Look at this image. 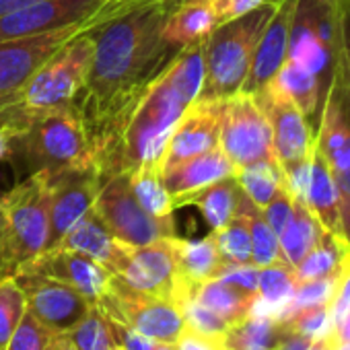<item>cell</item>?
<instances>
[{"instance_id": "cell-8", "label": "cell", "mask_w": 350, "mask_h": 350, "mask_svg": "<svg viewBox=\"0 0 350 350\" xmlns=\"http://www.w3.org/2000/svg\"><path fill=\"white\" fill-rule=\"evenodd\" d=\"M93 211L111 235L130 247H142L165 237H175L173 217L157 219L148 215L130 190L128 173H116L101 184Z\"/></svg>"}, {"instance_id": "cell-49", "label": "cell", "mask_w": 350, "mask_h": 350, "mask_svg": "<svg viewBox=\"0 0 350 350\" xmlns=\"http://www.w3.org/2000/svg\"><path fill=\"white\" fill-rule=\"evenodd\" d=\"M13 138H15L13 128H11L7 122L0 120V163L11 159V152H13Z\"/></svg>"}, {"instance_id": "cell-15", "label": "cell", "mask_w": 350, "mask_h": 350, "mask_svg": "<svg viewBox=\"0 0 350 350\" xmlns=\"http://www.w3.org/2000/svg\"><path fill=\"white\" fill-rule=\"evenodd\" d=\"M15 278L23 288L27 311L56 336L68 334L93 307L85 295L54 278L25 272L15 274Z\"/></svg>"}, {"instance_id": "cell-38", "label": "cell", "mask_w": 350, "mask_h": 350, "mask_svg": "<svg viewBox=\"0 0 350 350\" xmlns=\"http://www.w3.org/2000/svg\"><path fill=\"white\" fill-rule=\"evenodd\" d=\"M77 350H113L116 342L103 311L93 303L89 313L66 334Z\"/></svg>"}, {"instance_id": "cell-2", "label": "cell", "mask_w": 350, "mask_h": 350, "mask_svg": "<svg viewBox=\"0 0 350 350\" xmlns=\"http://www.w3.org/2000/svg\"><path fill=\"white\" fill-rule=\"evenodd\" d=\"M204 77L206 38L186 46L138 99L122 128L109 167V178L140 167H154L161 171V159L173 128L178 126L184 111L198 99Z\"/></svg>"}, {"instance_id": "cell-56", "label": "cell", "mask_w": 350, "mask_h": 350, "mask_svg": "<svg viewBox=\"0 0 350 350\" xmlns=\"http://www.w3.org/2000/svg\"><path fill=\"white\" fill-rule=\"evenodd\" d=\"M150 350H175L173 344H167V342H152Z\"/></svg>"}, {"instance_id": "cell-9", "label": "cell", "mask_w": 350, "mask_h": 350, "mask_svg": "<svg viewBox=\"0 0 350 350\" xmlns=\"http://www.w3.org/2000/svg\"><path fill=\"white\" fill-rule=\"evenodd\" d=\"M107 317L126 323L152 342L175 344L186 327L182 309L165 299L136 291L113 276L107 293L95 303Z\"/></svg>"}, {"instance_id": "cell-24", "label": "cell", "mask_w": 350, "mask_h": 350, "mask_svg": "<svg viewBox=\"0 0 350 350\" xmlns=\"http://www.w3.org/2000/svg\"><path fill=\"white\" fill-rule=\"evenodd\" d=\"M319 225L329 231L336 237H342V219H340V192L336 188V182L332 173L323 161V157L313 148L311 154V178H309V188L303 200Z\"/></svg>"}, {"instance_id": "cell-39", "label": "cell", "mask_w": 350, "mask_h": 350, "mask_svg": "<svg viewBox=\"0 0 350 350\" xmlns=\"http://www.w3.org/2000/svg\"><path fill=\"white\" fill-rule=\"evenodd\" d=\"M284 323V327L293 334H299L303 338L309 340H321L323 336H327L334 327L332 321V311H329V303L325 305H315V307H305L299 311H293L291 315H286L284 319H280Z\"/></svg>"}, {"instance_id": "cell-26", "label": "cell", "mask_w": 350, "mask_h": 350, "mask_svg": "<svg viewBox=\"0 0 350 350\" xmlns=\"http://www.w3.org/2000/svg\"><path fill=\"white\" fill-rule=\"evenodd\" d=\"M175 258H178L180 276L192 291L198 284L217 278L227 264L217 250L213 233L204 239L175 237Z\"/></svg>"}, {"instance_id": "cell-37", "label": "cell", "mask_w": 350, "mask_h": 350, "mask_svg": "<svg viewBox=\"0 0 350 350\" xmlns=\"http://www.w3.org/2000/svg\"><path fill=\"white\" fill-rule=\"evenodd\" d=\"M217 250L227 264H252V237L247 221L241 213H235L229 225L221 231H213Z\"/></svg>"}, {"instance_id": "cell-17", "label": "cell", "mask_w": 350, "mask_h": 350, "mask_svg": "<svg viewBox=\"0 0 350 350\" xmlns=\"http://www.w3.org/2000/svg\"><path fill=\"white\" fill-rule=\"evenodd\" d=\"M50 239L48 250H54L62 237L93 208L95 196L101 188L95 169H75L50 173ZM46 250V252H48Z\"/></svg>"}, {"instance_id": "cell-36", "label": "cell", "mask_w": 350, "mask_h": 350, "mask_svg": "<svg viewBox=\"0 0 350 350\" xmlns=\"http://www.w3.org/2000/svg\"><path fill=\"white\" fill-rule=\"evenodd\" d=\"M25 313H27V303L17 278L15 276L0 278V350H7Z\"/></svg>"}, {"instance_id": "cell-25", "label": "cell", "mask_w": 350, "mask_h": 350, "mask_svg": "<svg viewBox=\"0 0 350 350\" xmlns=\"http://www.w3.org/2000/svg\"><path fill=\"white\" fill-rule=\"evenodd\" d=\"M270 83L299 107V111L307 118V122L313 128H317V122H319V116L323 109V101H325V93L315 75H311L309 70H305L303 66H299L286 58Z\"/></svg>"}, {"instance_id": "cell-21", "label": "cell", "mask_w": 350, "mask_h": 350, "mask_svg": "<svg viewBox=\"0 0 350 350\" xmlns=\"http://www.w3.org/2000/svg\"><path fill=\"white\" fill-rule=\"evenodd\" d=\"M293 11H295V0H280L276 13L268 21L254 60L252 68L247 72V79L241 87V93H258L264 89L280 70V66L286 60L288 54V33H291V23H293Z\"/></svg>"}, {"instance_id": "cell-42", "label": "cell", "mask_w": 350, "mask_h": 350, "mask_svg": "<svg viewBox=\"0 0 350 350\" xmlns=\"http://www.w3.org/2000/svg\"><path fill=\"white\" fill-rule=\"evenodd\" d=\"M329 311L334 323H340L350 317V250L344 256L342 266L336 274L334 293L329 299Z\"/></svg>"}, {"instance_id": "cell-51", "label": "cell", "mask_w": 350, "mask_h": 350, "mask_svg": "<svg viewBox=\"0 0 350 350\" xmlns=\"http://www.w3.org/2000/svg\"><path fill=\"white\" fill-rule=\"evenodd\" d=\"M334 83H336V87H338V93H340V99H342V107H344L346 118H348V122H350V81H348L340 70H336Z\"/></svg>"}, {"instance_id": "cell-20", "label": "cell", "mask_w": 350, "mask_h": 350, "mask_svg": "<svg viewBox=\"0 0 350 350\" xmlns=\"http://www.w3.org/2000/svg\"><path fill=\"white\" fill-rule=\"evenodd\" d=\"M235 171V165L221 150V146H217L161 171V180L173 198V206L180 208L190 204V200L204 188L221 180L233 178Z\"/></svg>"}, {"instance_id": "cell-30", "label": "cell", "mask_w": 350, "mask_h": 350, "mask_svg": "<svg viewBox=\"0 0 350 350\" xmlns=\"http://www.w3.org/2000/svg\"><path fill=\"white\" fill-rule=\"evenodd\" d=\"M321 231H323V227L319 225V221L315 219L311 208L303 200L295 198L293 215H291L288 223L284 225L282 233L278 235L282 260L291 268H295L305 258V254L315 245Z\"/></svg>"}, {"instance_id": "cell-16", "label": "cell", "mask_w": 350, "mask_h": 350, "mask_svg": "<svg viewBox=\"0 0 350 350\" xmlns=\"http://www.w3.org/2000/svg\"><path fill=\"white\" fill-rule=\"evenodd\" d=\"M272 128L274 154L280 167L311 157L315 148V128L299 111V107L282 95L272 83L254 93Z\"/></svg>"}, {"instance_id": "cell-14", "label": "cell", "mask_w": 350, "mask_h": 350, "mask_svg": "<svg viewBox=\"0 0 350 350\" xmlns=\"http://www.w3.org/2000/svg\"><path fill=\"white\" fill-rule=\"evenodd\" d=\"M111 15H107V17H111ZM107 17H101L91 23L64 27L58 31L42 33V36L0 42V93H11V91L21 89L31 79V75L44 62H48L56 52H60L70 40H75L77 36L85 33L87 29L103 23Z\"/></svg>"}, {"instance_id": "cell-48", "label": "cell", "mask_w": 350, "mask_h": 350, "mask_svg": "<svg viewBox=\"0 0 350 350\" xmlns=\"http://www.w3.org/2000/svg\"><path fill=\"white\" fill-rule=\"evenodd\" d=\"M338 33H340L338 70L350 81V7H338Z\"/></svg>"}, {"instance_id": "cell-59", "label": "cell", "mask_w": 350, "mask_h": 350, "mask_svg": "<svg viewBox=\"0 0 350 350\" xmlns=\"http://www.w3.org/2000/svg\"><path fill=\"white\" fill-rule=\"evenodd\" d=\"M113 350H122V348H120V346H116V348H113Z\"/></svg>"}, {"instance_id": "cell-35", "label": "cell", "mask_w": 350, "mask_h": 350, "mask_svg": "<svg viewBox=\"0 0 350 350\" xmlns=\"http://www.w3.org/2000/svg\"><path fill=\"white\" fill-rule=\"evenodd\" d=\"M128 178H130V190H132L134 198L148 215H152L157 219L173 215V211H175L173 198L167 192V188L163 186L159 169L140 167L136 171H130Z\"/></svg>"}, {"instance_id": "cell-57", "label": "cell", "mask_w": 350, "mask_h": 350, "mask_svg": "<svg viewBox=\"0 0 350 350\" xmlns=\"http://www.w3.org/2000/svg\"><path fill=\"white\" fill-rule=\"evenodd\" d=\"M126 3H173V5H180L182 0H126Z\"/></svg>"}, {"instance_id": "cell-6", "label": "cell", "mask_w": 350, "mask_h": 350, "mask_svg": "<svg viewBox=\"0 0 350 350\" xmlns=\"http://www.w3.org/2000/svg\"><path fill=\"white\" fill-rule=\"evenodd\" d=\"M286 58L315 75L327 95L340 62L338 5L334 0H295Z\"/></svg>"}, {"instance_id": "cell-11", "label": "cell", "mask_w": 350, "mask_h": 350, "mask_svg": "<svg viewBox=\"0 0 350 350\" xmlns=\"http://www.w3.org/2000/svg\"><path fill=\"white\" fill-rule=\"evenodd\" d=\"M124 5V0H42L0 17V42L91 23L116 13Z\"/></svg>"}, {"instance_id": "cell-33", "label": "cell", "mask_w": 350, "mask_h": 350, "mask_svg": "<svg viewBox=\"0 0 350 350\" xmlns=\"http://www.w3.org/2000/svg\"><path fill=\"white\" fill-rule=\"evenodd\" d=\"M237 213H241L245 217L247 227H250V237H252V264L258 266V268H266V266L284 262L282 260V254H280L278 235L272 231V227L264 219L262 208H258L245 194H241L239 204H237Z\"/></svg>"}, {"instance_id": "cell-45", "label": "cell", "mask_w": 350, "mask_h": 350, "mask_svg": "<svg viewBox=\"0 0 350 350\" xmlns=\"http://www.w3.org/2000/svg\"><path fill=\"white\" fill-rule=\"evenodd\" d=\"M105 315V313H103ZM107 317V315H105ZM107 323H109V329H111V336H113V342L116 346H120L122 350H150L152 346V340L144 338L142 334H138L136 329L128 327L126 323L118 321V319H111L107 317Z\"/></svg>"}, {"instance_id": "cell-22", "label": "cell", "mask_w": 350, "mask_h": 350, "mask_svg": "<svg viewBox=\"0 0 350 350\" xmlns=\"http://www.w3.org/2000/svg\"><path fill=\"white\" fill-rule=\"evenodd\" d=\"M56 247H64L70 252H79L95 262H99L103 268H107L113 276H120L132 247L122 243L118 237L111 235V231L105 227V223L99 219V215L91 208L64 237Z\"/></svg>"}, {"instance_id": "cell-10", "label": "cell", "mask_w": 350, "mask_h": 350, "mask_svg": "<svg viewBox=\"0 0 350 350\" xmlns=\"http://www.w3.org/2000/svg\"><path fill=\"white\" fill-rule=\"evenodd\" d=\"M219 146L235 169L276 161L272 128L252 93H235L223 99Z\"/></svg>"}, {"instance_id": "cell-44", "label": "cell", "mask_w": 350, "mask_h": 350, "mask_svg": "<svg viewBox=\"0 0 350 350\" xmlns=\"http://www.w3.org/2000/svg\"><path fill=\"white\" fill-rule=\"evenodd\" d=\"M258 276H260V268L254 264H225L217 278L256 295L258 293Z\"/></svg>"}, {"instance_id": "cell-28", "label": "cell", "mask_w": 350, "mask_h": 350, "mask_svg": "<svg viewBox=\"0 0 350 350\" xmlns=\"http://www.w3.org/2000/svg\"><path fill=\"white\" fill-rule=\"evenodd\" d=\"M286 334L288 329L278 317L247 315L227 329L223 344L225 350H276Z\"/></svg>"}, {"instance_id": "cell-27", "label": "cell", "mask_w": 350, "mask_h": 350, "mask_svg": "<svg viewBox=\"0 0 350 350\" xmlns=\"http://www.w3.org/2000/svg\"><path fill=\"white\" fill-rule=\"evenodd\" d=\"M295 286H297V278L288 264L278 262V264L260 268L258 293H256L250 315H270V317L280 319L286 305L293 299Z\"/></svg>"}, {"instance_id": "cell-34", "label": "cell", "mask_w": 350, "mask_h": 350, "mask_svg": "<svg viewBox=\"0 0 350 350\" xmlns=\"http://www.w3.org/2000/svg\"><path fill=\"white\" fill-rule=\"evenodd\" d=\"M235 180L241 192L258 206L264 208L274 194L284 186L282 169L278 161H260L235 171Z\"/></svg>"}, {"instance_id": "cell-5", "label": "cell", "mask_w": 350, "mask_h": 350, "mask_svg": "<svg viewBox=\"0 0 350 350\" xmlns=\"http://www.w3.org/2000/svg\"><path fill=\"white\" fill-rule=\"evenodd\" d=\"M50 173H29L5 192L7 235L0 245V268L13 276L23 264L48 250L50 239Z\"/></svg>"}, {"instance_id": "cell-43", "label": "cell", "mask_w": 350, "mask_h": 350, "mask_svg": "<svg viewBox=\"0 0 350 350\" xmlns=\"http://www.w3.org/2000/svg\"><path fill=\"white\" fill-rule=\"evenodd\" d=\"M293 204H295V198H293L291 192L282 186V188L274 194V198L262 208L264 219L268 221V225L272 227V231H274L276 235H280L282 229H284V225L288 223V219H291V215H293Z\"/></svg>"}, {"instance_id": "cell-46", "label": "cell", "mask_w": 350, "mask_h": 350, "mask_svg": "<svg viewBox=\"0 0 350 350\" xmlns=\"http://www.w3.org/2000/svg\"><path fill=\"white\" fill-rule=\"evenodd\" d=\"M211 9L217 17L219 23L231 21L235 17H241L254 9H258L260 5L268 3V0H208Z\"/></svg>"}, {"instance_id": "cell-7", "label": "cell", "mask_w": 350, "mask_h": 350, "mask_svg": "<svg viewBox=\"0 0 350 350\" xmlns=\"http://www.w3.org/2000/svg\"><path fill=\"white\" fill-rule=\"evenodd\" d=\"M91 29L70 40L60 52H56L31 75V79L21 87L19 101L23 107L38 113L75 101V97L85 87L93 62L95 42Z\"/></svg>"}, {"instance_id": "cell-12", "label": "cell", "mask_w": 350, "mask_h": 350, "mask_svg": "<svg viewBox=\"0 0 350 350\" xmlns=\"http://www.w3.org/2000/svg\"><path fill=\"white\" fill-rule=\"evenodd\" d=\"M175 237H165L142 247H132L130 258L118 278L136 291L154 295L182 307L194 295V291L180 276L178 258H175Z\"/></svg>"}, {"instance_id": "cell-58", "label": "cell", "mask_w": 350, "mask_h": 350, "mask_svg": "<svg viewBox=\"0 0 350 350\" xmlns=\"http://www.w3.org/2000/svg\"><path fill=\"white\" fill-rule=\"evenodd\" d=\"M338 7H350V0H334Z\"/></svg>"}, {"instance_id": "cell-50", "label": "cell", "mask_w": 350, "mask_h": 350, "mask_svg": "<svg viewBox=\"0 0 350 350\" xmlns=\"http://www.w3.org/2000/svg\"><path fill=\"white\" fill-rule=\"evenodd\" d=\"M311 348H313V340L303 338V336L293 334V332H288L282 338V342L276 346V350H311Z\"/></svg>"}, {"instance_id": "cell-4", "label": "cell", "mask_w": 350, "mask_h": 350, "mask_svg": "<svg viewBox=\"0 0 350 350\" xmlns=\"http://www.w3.org/2000/svg\"><path fill=\"white\" fill-rule=\"evenodd\" d=\"M280 0H268L258 9L219 23L206 38V77L198 99L223 101L241 91L258 42L276 13Z\"/></svg>"}, {"instance_id": "cell-40", "label": "cell", "mask_w": 350, "mask_h": 350, "mask_svg": "<svg viewBox=\"0 0 350 350\" xmlns=\"http://www.w3.org/2000/svg\"><path fill=\"white\" fill-rule=\"evenodd\" d=\"M180 309H182L186 327H190V329H194L198 334L213 336V338H225L227 329L231 327L221 315H217L208 307L200 305L194 297H190Z\"/></svg>"}, {"instance_id": "cell-54", "label": "cell", "mask_w": 350, "mask_h": 350, "mask_svg": "<svg viewBox=\"0 0 350 350\" xmlns=\"http://www.w3.org/2000/svg\"><path fill=\"white\" fill-rule=\"evenodd\" d=\"M311 350H336V334H334V327H332V332L327 336H323L321 340H315Z\"/></svg>"}, {"instance_id": "cell-32", "label": "cell", "mask_w": 350, "mask_h": 350, "mask_svg": "<svg viewBox=\"0 0 350 350\" xmlns=\"http://www.w3.org/2000/svg\"><path fill=\"white\" fill-rule=\"evenodd\" d=\"M241 194L243 192L233 175V178L221 180V182L204 188L202 192H198L190 200V204H196L200 208L211 231H221L235 217Z\"/></svg>"}, {"instance_id": "cell-31", "label": "cell", "mask_w": 350, "mask_h": 350, "mask_svg": "<svg viewBox=\"0 0 350 350\" xmlns=\"http://www.w3.org/2000/svg\"><path fill=\"white\" fill-rule=\"evenodd\" d=\"M350 245L342 239L332 235L329 231H321L317 237L315 245L305 254V258L293 268L297 282L305 280H319V278H329L336 276L344 256L348 254Z\"/></svg>"}, {"instance_id": "cell-3", "label": "cell", "mask_w": 350, "mask_h": 350, "mask_svg": "<svg viewBox=\"0 0 350 350\" xmlns=\"http://www.w3.org/2000/svg\"><path fill=\"white\" fill-rule=\"evenodd\" d=\"M9 161H19L27 175L95 169L91 138L79 109L68 103L33 113L27 128L13 138Z\"/></svg>"}, {"instance_id": "cell-18", "label": "cell", "mask_w": 350, "mask_h": 350, "mask_svg": "<svg viewBox=\"0 0 350 350\" xmlns=\"http://www.w3.org/2000/svg\"><path fill=\"white\" fill-rule=\"evenodd\" d=\"M21 272L42 274L58 282H64L70 288L85 295L93 303H97L107 293L111 278H113V274L107 268H103L99 262L79 252L64 250V247H54V250L40 254L38 258L23 264L15 274H21Z\"/></svg>"}, {"instance_id": "cell-19", "label": "cell", "mask_w": 350, "mask_h": 350, "mask_svg": "<svg viewBox=\"0 0 350 350\" xmlns=\"http://www.w3.org/2000/svg\"><path fill=\"white\" fill-rule=\"evenodd\" d=\"M223 101L196 99L180 118L161 159V171L219 146Z\"/></svg>"}, {"instance_id": "cell-1", "label": "cell", "mask_w": 350, "mask_h": 350, "mask_svg": "<svg viewBox=\"0 0 350 350\" xmlns=\"http://www.w3.org/2000/svg\"><path fill=\"white\" fill-rule=\"evenodd\" d=\"M173 7V3H126L91 29L93 62L72 105L85 120L99 171L109 169L122 128L138 99L184 50L161 36Z\"/></svg>"}, {"instance_id": "cell-41", "label": "cell", "mask_w": 350, "mask_h": 350, "mask_svg": "<svg viewBox=\"0 0 350 350\" xmlns=\"http://www.w3.org/2000/svg\"><path fill=\"white\" fill-rule=\"evenodd\" d=\"M58 336L46 329L29 311L23 315L19 327L15 329L7 350H52Z\"/></svg>"}, {"instance_id": "cell-23", "label": "cell", "mask_w": 350, "mask_h": 350, "mask_svg": "<svg viewBox=\"0 0 350 350\" xmlns=\"http://www.w3.org/2000/svg\"><path fill=\"white\" fill-rule=\"evenodd\" d=\"M217 25L219 21L208 0H182L165 19L161 36L175 48H186L208 38Z\"/></svg>"}, {"instance_id": "cell-13", "label": "cell", "mask_w": 350, "mask_h": 350, "mask_svg": "<svg viewBox=\"0 0 350 350\" xmlns=\"http://www.w3.org/2000/svg\"><path fill=\"white\" fill-rule=\"evenodd\" d=\"M315 150L323 157L340 192L342 235L350 245V122L334 81L327 89L315 128Z\"/></svg>"}, {"instance_id": "cell-29", "label": "cell", "mask_w": 350, "mask_h": 350, "mask_svg": "<svg viewBox=\"0 0 350 350\" xmlns=\"http://www.w3.org/2000/svg\"><path fill=\"white\" fill-rule=\"evenodd\" d=\"M192 297L200 305H204L211 311H215L217 315H221L229 325H235L241 319H245L250 315L254 299H256L254 293H247V291H243L235 284H229L225 280H219V278L198 284L194 288Z\"/></svg>"}, {"instance_id": "cell-55", "label": "cell", "mask_w": 350, "mask_h": 350, "mask_svg": "<svg viewBox=\"0 0 350 350\" xmlns=\"http://www.w3.org/2000/svg\"><path fill=\"white\" fill-rule=\"evenodd\" d=\"M52 350H77V346L70 342V338H68L66 334H62V336H58V338L54 340Z\"/></svg>"}, {"instance_id": "cell-52", "label": "cell", "mask_w": 350, "mask_h": 350, "mask_svg": "<svg viewBox=\"0 0 350 350\" xmlns=\"http://www.w3.org/2000/svg\"><path fill=\"white\" fill-rule=\"evenodd\" d=\"M36 3H42V0H0V17H5V15L13 13L17 9L36 5Z\"/></svg>"}, {"instance_id": "cell-53", "label": "cell", "mask_w": 350, "mask_h": 350, "mask_svg": "<svg viewBox=\"0 0 350 350\" xmlns=\"http://www.w3.org/2000/svg\"><path fill=\"white\" fill-rule=\"evenodd\" d=\"M334 334H336V340L340 344L350 346V317L340 321V323H334Z\"/></svg>"}, {"instance_id": "cell-47", "label": "cell", "mask_w": 350, "mask_h": 350, "mask_svg": "<svg viewBox=\"0 0 350 350\" xmlns=\"http://www.w3.org/2000/svg\"><path fill=\"white\" fill-rule=\"evenodd\" d=\"M175 350H225L223 338H213L198 334L190 327H184L182 334L175 340Z\"/></svg>"}]
</instances>
